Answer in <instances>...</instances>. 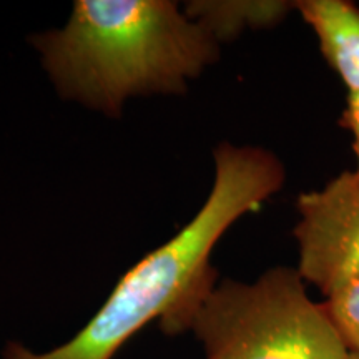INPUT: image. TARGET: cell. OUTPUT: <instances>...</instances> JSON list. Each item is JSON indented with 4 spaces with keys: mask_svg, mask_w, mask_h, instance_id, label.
<instances>
[{
    "mask_svg": "<svg viewBox=\"0 0 359 359\" xmlns=\"http://www.w3.org/2000/svg\"><path fill=\"white\" fill-rule=\"evenodd\" d=\"M285 167L259 147L224 142L215 150V183L208 200L168 243L151 251L122 276L80 333L48 353L8 341L0 359H111L148 323L167 334L185 333L217 286L212 251L224 231L281 190Z\"/></svg>",
    "mask_w": 359,
    "mask_h": 359,
    "instance_id": "1",
    "label": "cell"
},
{
    "mask_svg": "<svg viewBox=\"0 0 359 359\" xmlns=\"http://www.w3.org/2000/svg\"><path fill=\"white\" fill-rule=\"evenodd\" d=\"M58 92L118 116L145 93H182L219 55L201 22L167 0H79L62 30L30 39Z\"/></svg>",
    "mask_w": 359,
    "mask_h": 359,
    "instance_id": "2",
    "label": "cell"
},
{
    "mask_svg": "<svg viewBox=\"0 0 359 359\" xmlns=\"http://www.w3.org/2000/svg\"><path fill=\"white\" fill-rule=\"evenodd\" d=\"M190 330L206 359H348L325 303L309 298L296 268L268 269L255 283L224 280Z\"/></svg>",
    "mask_w": 359,
    "mask_h": 359,
    "instance_id": "3",
    "label": "cell"
},
{
    "mask_svg": "<svg viewBox=\"0 0 359 359\" xmlns=\"http://www.w3.org/2000/svg\"><path fill=\"white\" fill-rule=\"evenodd\" d=\"M296 208V269L303 280L325 298L359 281V175L343 172L320 190L302 193Z\"/></svg>",
    "mask_w": 359,
    "mask_h": 359,
    "instance_id": "4",
    "label": "cell"
},
{
    "mask_svg": "<svg viewBox=\"0 0 359 359\" xmlns=\"http://www.w3.org/2000/svg\"><path fill=\"white\" fill-rule=\"evenodd\" d=\"M294 11L311 27L348 93L359 92V7L349 0H298Z\"/></svg>",
    "mask_w": 359,
    "mask_h": 359,
    "instance_id": "5",
    "label": "cell"
},
{
    "mask_svg": "<svg viewBox=\"0 0 359 359\" xmlns=\"http://www.w3.org/2000/svg\"><path fill=\"white\" fill-rule=\"evenodd\" d=\"M294 2L285 0H231V2H195L187 8V15L201 22L213 37L222 40L235 39L246 27L262 29L280 24Z\"/></svg>",
    "mask_w": 359,
    "mask_h": 359,
    "instance_id": "6",
    "label": "cell"
},
{
    "mask_svg": "<svg viewBox=\"0 0 359 359\" xmlns=\"http://www.w3.org/2000/svg\"><path fill=\"white\" fill-rule=\"evenodd\" d=\"M323 303L349 353H359V281L327 296Z\"/></svg>",
    "mask_w": 359,
    "mask_h": 359,
    "instance_id": "7",
    "label": "cell"
},
{
    "mask_svg": "<svg viewBox=\"0 0 359 359\" xmlns=\"http://www.w3.org/2000/svg\"><path fill=\"white\" fill-rule=\"evenodd\" d=\"M339 125L346 128L353 137V151L356 156V172L359 175V92L348 93L346 105L341 111Z\"/></svg>",
    "mask_w": 359,
    "mask_h": 359,
    "instance_id": "8",
    "label": "cell"
},
{
    "mask_svg": "<svg viewBox=\"0 0 359 359\" xmlns=\"http://www.w3.org/2000/svg\"><path fill=\"white\" fill-rule=\"evenodd\" d=\"M348 359H359V353H349Z\"/></svg>",
    "mask_w": 359,
    "mask_h": 359,
    "instance_id": "9",
    "label": "cell"
}]
</instances>
